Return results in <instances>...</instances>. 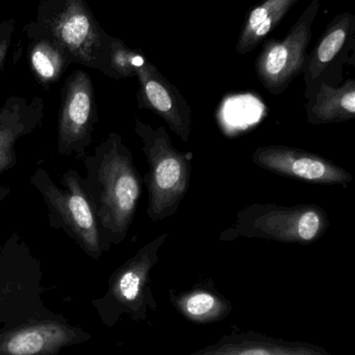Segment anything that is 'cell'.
Returning a JSON list of instances; mask_svg holds the SVG:
<instances>
[{"mask_svg":"<svg viewBox=\"0 0 355 355\" xmlns=\"http://www.w3.org/2000/svg\"><path fill=\"white\" fill-rule=\"evenodd\" d=\"M83 188L93 207L104 252L124 241L142 196V180L133 154L116 132L83 158Z\"/></svg>","mask_w":355,"mask_h":355,"instance_id":"1","label":"cell"},{"mask_svg":"<svg viewBox=\"0 0 355 355\" xmlns=\"http://www.w3.org/2000/svg\"><path fill=\"white\" fill-rule=\"evenodd\" d=\"M135 131L149 166L145 177L147 216L151 221L164 220L177 212L189 189L192 155L175 149L164 127L154 128L135 120Z\"/></svg>","mask_w":355,"mask_h":355,"instance_id":"2","label":"cell"},{"mask_svg":"<svg viewBox=\"0 0 355 355\" xmlns=\"http://www.w3.org/2000/svg\"><path fill=\"white\" fill-rule=\"evenodd\" d=\"M329 225L324 209L316 204L286 207L256 202L238 211L235 223L220 238L224 241L258 238L308 245L321 239Z\"/></svg>","mask_w":355,"mask_h":355,"instance_id":"3","label":"cell"},{"mask_svg":"<svg viewBox=\"0 0 355 355\" xmlns=\"http://www.w3.org/2000/svg\"><path fill=\"white\" fill-rule=\"evenodd\" d=\"M31 182L45 202L50 225L62 230L90 258L98 260L104 252L99 227L79 173L67 171L58 186L44 168H38Z\"/></svg>","mask_w":355,"mask_h":355,"instance_id":"4","label":"cell"},{"mask_svg":"<svg viewBox=\"0 0 355 355\" xmlns=\"http://www.w3.org/2000/svg\"><path fill=\"white\" fill-rule=\"evenodd\" d=\"M167 238L168 234H160L142 246L110 275L108 293L101 304L102 314L108 316L110 325L122 315L135 321H145L148 311L156 310L150 275L158 264L160 248Z\"/></svg>","mask_w":355,"mask_h":355,"instance_id":"5","label":"cell"},{"mask_svg":"<svg viewBox=\"0 0 355 355\" xmlns=\"http://www.w3.org/2000/svg\"><path fill=\"white\" fill-rule=\"evenodd\" d=\"M320 8V0H311L299 19L283 40H267L256 60V71L263 87L281 95L304 72L312 39V26Z\"/></svg>","mask_w":355,"mask_h":355,"instance_id":"6","label":"cell"},{"mask_svg":"<svg viewBox=\"0 0 355 355\" xmlns=\"http://www.w3.org/2000/svg\"><path fill=\"white\" fill-rule=\"evenodd\" d=\"M97 121L93 83L87 73L76 71L67 79L62 89L58 122L60 155L75 154L83 159L93 141L92 135Z\"/></svg>","mask_w":355,"mask_h":355,"instance_id":"7","label":"cell"},{"mask_svg":"<svg viewBox=\"0 0 355 355\" xmlns=\"http://www.w3.org/2000/svg\"><path fill=\"white\" fill-rule=\"evenodd\" d=\"M355 17L352 12L337 15L329 23L314 49L308 53L304 74L306 100L320 83L337 87L342 70L355 46Z\"/></svg>","mask_w":355,"mask_h":355,"instance_id":"8","label":"cell"},{"mask_svg":"<svg viewBox=\"0 0 355 355\" xmlns=\"http://www.w3.org/2000/svg\"><path fill=\"white\" fill-rule=\"evenodd\" d=\"M252 162L268 172L310 183L346 187L354 181V177L347 170L331 160L288 146L258 147L252 154Z\"/></svg>","mask_w":355,"mask_h":355,"instance_id":"9","label":"cell"},{"mask_svg":"<svg viewBox=\"0 0 355 355\" xmlns=\"http://www.w3.org/2000/svg\"><path fill=\"white\" fill-rule=\"evenodd\" d=\"M139 79L138 105L140 110L158 114L183 143L189 141L192 131V110L181 92L151 62L137 69Z\"/></svg>","mask_w":355,"mask_h":355,"instance_id":"10","label":"cell"},{"mask_svg":"<svg viewBox=\"0 0 355 355\" xmlns=\"http://www.w3.org/2000/svg\"><path fill=\"white\" fill-rule=\"evenodd\" d=\"M90 335L53 319L29 320L0 331V355H56Z\"/></svg>","mask_w":355,"mask_h":355,"instance_id":"11","label":"cell"},{"mask_svg":"<svg viewBox=\"0 0 355 355\" xmlns=\"http://www.w3.org/2000/svg\"><path fill=\"white\" fill-rule=\"evenodd\" d=\"M53 33L69 53L89 67L99 66L100 35L93 18L79 0H68Z\"/></svg>","mask_w":355,"mask_h":355,"instance_id":"12","label":"cell"},{"mask_svg":"<svg viewBox=\"0 0 355 355\" xmlns=\"http://www.w3.org/2000/svg\"><path fill=\"white\" fill-rule=\"evenodd\" d=\"M44 103L39 98L13 97L0 106V176L17 164L15 146L41 124Z\"/></svg>","mask_w":355,"mask_h":355,"instance_id":"13","label":"cell"},{"mask_svg":"<svg viewBox=\"0 0 355 355\" xmlns=\"http://www.w3.org/2000/svg\"><path fill=\"white\" fill-rule=\"evenodd\" d=\"M189 355H333L320 346L286 341L256 331L224 335L213 345Z\"/></svg>","mask_w":355,"mask_h":355,"instance_id":"14","label":"cell"},{"mask_svg":"<svg viewBox=\"0 0 355 355\" xmlns=\"http://www.w3.org/2000/svg\"><path fill=\"white\" fill-rule=\"evenodd\" d=\"M169 296L179 314L194 324L220 322L233 311V304L210 281L202 282L183 291L169 290Z\"/></svg>","mask_w":355,"mask_h":355,"instance_id":"15","label":"cell"},{"mask_svg":"<svg viewBox=\"0 0 355 355\" xmlns=\"http://www.w3.org/2000/svg\"><path fill=\"white\" fill-rule=\"evenodd\" d=\"M306 114L312 125L333 124L354 119V79H348L337 87L320 83L308 99Z\"/></svg>","mask_w":355,"mask_h":355,"instance_id":"16","label":"cell"},{"mask_svg":"<svg viewBox=\"0 0 355 355\" xmlns=\"http://www.w3.org/2000/svg\"><path fill=\"white\" fill-rule=\"evenodd\" d=\"M298 1L299 0H265L250 10L236 45L238 53L247 54L256 49L265 41V37L279 26Z\"/></svg>","mask_w":355,"mask_h":355,"instance_id":"17","label":"cell"},{"mask_svg":"<svg viewBox=\"0 0 355 355\" xmlns=\"http://www.w3.org/2000/svg\"><path fill=\"white\" fill-rule=\"evenodd\" d=\"M31 67L33 72L42 83L49 85L56 83L65 67L63 52L48 42L38 44L31 54Z\"/></svg>","mask_w":355,"mask_h":355,"instance_id":"18","label":"cell"},{"mask_svg":"<svg viewBox=\"0 0 355 355\" xmlns=\"http://www.w3.org/2000/svg\"><path fill=\"white\" fill-rule=\"evenodd\" d=\"M145 62V58L123 46L113 50L110 64L104 69L108 75L114 78H129L135 76L137 69Z\"/></svg>","mask_w":355,"mask_h":355,"instance_id":"19","label":"cell"},{"mask_svg":"<svg viewBox=\"0 0 355 355\" xmlns=\"http://www.w3.org/2000/svg\"><path fill=\"white\" fill-rule=\"evenodd\" d=\"M8 189H3V188H0V202L1 200L8 196Z\"/></svg>","mask_w":355,"mask_h":355,"instance_id":"20","label":"cell"}]
</instances>
